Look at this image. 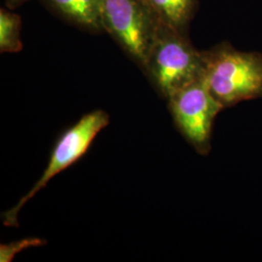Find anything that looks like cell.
Wrapping results in <instances>:
<instances>
[{"label":"cell","mask_w":262,"mask_h":262,"mask_svg":"<svg viewBox=\"0 0 262 262\" xmlns=\"http://www.w3.org/2000/svg\"><path fill=\"white\" fill-rule=\"evenodd\" d=\"M203 78L211 94L224 106L262 97V56L221 43L202 52Z\"/></svg>","instance_id":"6da1fadb"},{"label":"cell","mask_w":262,"mask_h":262,"mask_svg":"<svg viewBox=\"0 0 262 262\" xmlns=\"http://www.w3.org/2000/svg\"><path fill=\"white\" fill-rule=\"evenodd\" d=\"M143 70L159 94L168 98L203 77V54L193 47L187 31L159 24Z\"/></svg>","instance_id":"7a4b0ae2"},{"label":"cell","mask_w":262,"mask_h":262,"mask_svg":"<svg viewBox=\"0 0 262 262\" xmlns=\"http://www.w3.org/2000/svg\"><path fill=\"white\" fill-rule=\"evenodd\" d=\"M110 122L108 114L102 110H95L84 115L78 122L64 131L55 145L51 158L42 176L36 184L23 197L18 204L2 215L3 224L9 227H18L19 211L39 190L63 170L70 167L92 146L95 137Z\"/></svg>","instance_id":"3957f363"},{"label":"cell","mask_w":262,"mask_h":262,"mask_svg":"<svg viewBox=\"0 0 262 262\" xmlns=\"http://www.w3.org/2000/svg\"><path fill=\"white\" fill-rule=\"evenodd\" d=\"M159 24L144 0H103L104 31L142 68Z\"/></svg>","instance_id":"277c9868"},{"label":"cell","mask_w":262,"mask_h":262,"mask_svg":"<svg viewBox=\"0 0 262 262\" xmlns=\"http://www.w3.org/2000/svg\"><path fill=\"white\" fill-rule=\"evenodd\" d=\"M167 99L179 130L198 152L208 154L213 124L224 106L211 94L204 78L180 89Z\"/></svg>","instance_id":"5b68a950"},{"label":"cell","mask_w":262,"mask_h":262,"mask_svg":"<svg viewBox=\"0 0 262 262\" xmlns=\"http://www.w3.org/2000/svg\"><path fill=\"white\" fill-rule=\"evenodd\" d=\"M66 21L90 32L104 31L103 0H43Z\"/></svg>","instance_id":"8992f818"},{"label":"cell","mask_w":262,"mask_h":262,"mask_svg":"<svg viewBox=\"0 0 262 262\" xmlns=\"http://www.w3.org/2000/svg\"><path fill=\"white\" fill-rule=\"evenodd\" d=\"M160 24L187 31L197 0H144Z\"/></svg>","instance_id":"52a82bcc"},{"label":"cell","mask_w":262,"mask_h":262,"mask_svg":"<svg viewBox=\"0 0 262 262\" xmlns=\"http://www.w3.org/2000/svg\"><path fill=\"white\" fill-rule=\"evenodd\" d=\"M20 17L6 9L0 10V52L18 53L21 51Z\"/></svg>","instance_id":"ba28073f"},{"label":"cell","mask_w":262,"mask_h":262,"mask_svg":"<svg viewBox=\"0 0 262 262\" xmlns=\"http://www.w3.org/2000/svg\"><path fill=\"white\" fill-rule=\"evenodd\" d=\"M44 241L39 238H26L21 239L17 242H13L10 244H1L0 245V261L11 262L17 253H20L21 251L33 248V247H39L44 245Z\"/></svg>","instance_id":"9c48e42d"},{"label":"cell","mask_w":262,"mask_h":262,"mask_svg":"<svg viewBox=\"0 0 262 262\" xmlns=\"http://www.w3.org/2000/svg\"><path fill=\"white\" fill-rule=\"evenodd\" d=\"M28 0H6V4L9 6L10 8H15L18 7L19 5H21Z\"/></svg>","instance_id":"30bf717a"}]
</instances>
